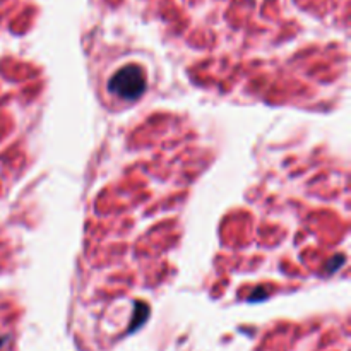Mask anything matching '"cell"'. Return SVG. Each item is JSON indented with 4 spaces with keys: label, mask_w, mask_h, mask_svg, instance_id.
I'll return each mask as SVG.
<instances>
[{
    "label": "cell",
    "mask_w": 351,
    "mask_h": 351,
    "mask_svg": "<svg viewBox=\"0 0 351 351\" xmlns=\"http://www.w3.org/2000/svg\"><path fill=\"white\" fill-rule=\"evenodd\" d=\"M146 88V79L137 65H127L120 69L110 81V91L123 99L139 98Z\"/></svg>",
    "instance_id": "1"
}]
</instances>
